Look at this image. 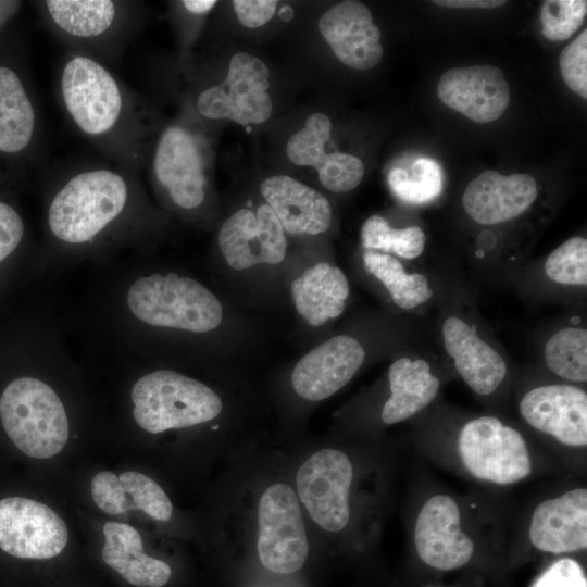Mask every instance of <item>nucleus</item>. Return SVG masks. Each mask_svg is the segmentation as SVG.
<instances>
[{
  "mask_svg": "<svg viewBox=\"0 0 587 587\" xmlns=\"http://www.w3.org/2000/svg\"><path fill=\"white\" fill-rule=\"evenodd\" d=\"M46 7L60 29L79 38L103 34L116 16V5L109 0H49Z\"/></svg>",
  "mask_w": 587,
  "mask_h": 587,
  "instance_id": "29",
  "label": "nucleus"
},
{
  "mask_svg": "<svg viewBox=\"0 0 587 587\" xmlns=\"http://www.w3.org/2000/svg\"><path fill=\"white\" fill-rule=\"evenodd\" d=\"M363 262L365 270L385 286L400 309H417L432 299L434 291L428 278L422 273L408 272L396 257L366 250Z\"/></svg>",
  "mask_w": 587,
  "mask_h": 587,
  "instance_id": "28",
  "label": "nucleus"
},
{
  "mask_svg": "<svg viewBox=\"0 0 587 587\" xmlns=\"http://www.w3.org/2000/svg\"><path fill=\"white\" fill-rule=\"evenodd\" d=\"M544 361L558 377L574 383L587 380V329L565 326L553 333L545 344Z\"/></svg>",
  "mask_w": 587,
  "mask_h": 587,
  "instance_id": "30",
  "label": "nucleus"
},
{
  "mask_svg": "<svg viewBox=\"0 0 587 587\" xmlns=\"http://www.w3.org/2000/svg\"><path fill=\"white\" fill-rule=\"evenodd\" d=\"M392 193L403 202L423 204L437 198L444 186V174L439 164L429 158L416 159L411 174L403 168H394L388 174Z\"/></svg>",
  "mask_w": 587,
  "mask_h": 587,
  "instance_id": "32",
  "label": "nucleus"
},
{
  "mask_svg": "<svg viewBox=\"0 0 587 587\" xmlns=\"http://www.w3.org/2000/svg\"><path fill=\"white\" fill-rule=\"evenodd\" d=\"M433 3L447 8L492 9L505 3L503 0H436Z\"/></svg>",
  "mask_w": 587,
  "mask_h": 587,
  "instance_id": "39",
  "label": "nucleus"
},
{
  "mask_svg": "<svg viewBox=\"0 0 587 587\" xmlns=\"http://www.w3.org/2000/svg\"><path fill=\"white\" fill-rule=\"evenodd\" d=\"M291 291L299 314L320 326L342 313L350 288L340 268L317 263L292 282Z\"/></svg>",
  "mask_w": 587,
  "mask_h": 587,
  "instance_id": "26",
  "label": "nucleus"
},
{
  "mask_svg": "<svg viewBox=\"0 0 587 587\" xmlns=\"http://www.w3.org/2000/svg\"><path fill=\"white\" fill-rule=\"evenodd\" d=\"M560 71L571 90L587 98V30L567 45L560 54Z\"/></svg>",
  "mask_w": 587,
  "mask_h": 587,
  "instance_id": "35",
  "label": "nucleus"
},
{
  "mask_svg": "<svg viewBox=\"0 0 587 587\" xmlns=\"http://www.w3.org/2000/svg\"><path fill=\"white\" fill-rule=\"evenodd\" d=\"M319 29L337 59L348 67L369 70L383 57L380 30L362 2L347 0L335 4L320 17Z\"/></svg>",
  "mask_w": 587,
  "mask_h": 587,
  "instance_id": "18",
  "label": "nucleus"
},
{
  "mask_svg": "<svg viewBox=\"0 0 587 587\" xmlns=\"http://www.w3.org/2000/svg\"><path fill=\"white\" fill-rule=\"evenodd\" d=\"M534 587H587V583L579 564L564 558L553 563Z\"/></svg>",
  "mask_w": 587,
  "mask_h": 587,
  "instance_id": "36",
  "label": "nucleus"
},
{
  "mask_svg": "<svg viewBox=\"0 0 587 587\" xmlns=\"http://www.w3.org/2000/svg\"><path fill=\"white\" fill-rule=\"evenodd\" d=\"M464 467L476 478L510 485L532 473V459L522 434L495 416L467 422L458 441Z\"/></svg>",
  "mask_w": 587,
  "mask_h": 587,
  "instance_id": "5",
  "label": "nucleus"
},
{
  "mask_svg": "<svg viewBox=\"0 0 587 587\" xmlns=\"http://www.w3.org/2000/svg\"><path fill=\"white\" fill-rule=\"evenodd\" d=\"M260 191L284 232L292 235H317L329 228V201L301 182L287 175H275L261 183Z\"/></svg>",
  "mask_w": 587,
  "mask_h": 587,
  "instance_id": "22",
  "label": "nucleus"
},
{
  "mask_svg": "<svg viewBox=\"0 0 587 587\" xmlns=\"http://www.w3.org/2000/svg\"><path fill=\"white\" fill-rule=\"evenodd\" d=\"M258 554L262 565L278 574L298 571L309 554V542L298 498L284 483L270 486L258 512Z\"/></svg>",
  "mask_w": 587,
  "mask_h": 587,
  "instance_id": "7",
  "label": "nucleus"
},
{
  "mask_svg": "<svg viewBox=\"0 0 587 587\" xmlns=\"http://www.w3.org/2000/svg\"><path fill=\"white\" fill-rule=\"evenodd\" d=\"M130 399L135 422L151 434L207 423L223 408L210 387L171 370L141 376L132 387Z\"/></svg>",
  "mask_w": 587,
  "mask_h": 587,
  "instance_id": "4",
  "label": "nucleus"
},
{
  "mask_svg": "<svg viewBox=\"0 0 587 587\" xmlns=\"http://www.w3.org/2000/svg\"><path fill=\"white\" fill-rule=\"evenodd\" d=\"M102 530L105 540L102 560L127 583L137 587H162L168 582L170 565L143 552L141 536L135 527L109 521Z\"/></svg>",
  "mask_w": 587,
  "mask_h": 587,
  "instance_id": "24",
  "label": "nucleus"
},
{
  "mask_svg": "<svg viewBox=\"0 0 587 587\" xmlns=\"http://www.w3.org/2000/svg\"><path fill=\"white\" fill-rule=\"evenodd\" d=\"M91 497L101 511L112 515L140 510L158 521L172 516V502L163 489L135 471L118 476L109 471L97 473L91 479Z\"/></svg>",
  "mask_w": 587,
  "mask_h": 587,
  "instance_id": "23",
  "label": "nucleus"
},
{
  "mask_svg": "<svg viewBox=\"0 0 587 587\" xmlns=\"http://www.w3.org/2000/svg\"><path fill=\"white\" fill-rule=\"evenodd\" d=\"M538 187L528 174L485 171L466 186L462 207L479 225H498L522 215L535 202Z\"/></svg>",
  "mask_w": 587,
  "mask_h": 587,
  "instance_id": "20",
  "label": "nucleus"
},
{
  "mask_svg": "<svg viewBox=\"0 0 587 587\" xmlns=\"http://www.w3.org/2000/svg\"><path fill=\"white\" fill-rule=\"evenodd\" d=\"M61 93L67 113L87 135L110 132L123 110L117 82L103 65L86 55H74L63 66Z\"/></svg>",
  "mask_w": 587,
  "mask_h": 587,
  "instance_id": "8",
  "label": "nucleus"
},
{
  "mask_svg": "<svg viewBox=\"0 0 587 587\" xmlns=\"http://www.w3.org/2000/svg\"><path fill=\"white\" fill-rule=\"evenodd\" d=\"M529 539L550 553L574 552L587 547V489H572L539 503L533 512Z\"/></svg>",
  "mask_w": 587,
  "mask_h": 587,
  "instance_id": "21",
  "label": "nucleus"
},
{
  "mask_svg": "<svg viewBox=\"0 0 587 587\" xmlns=\"http://www.w3.org/2000/svg\"><path fill=\"white\" fill-rule=\"evenodd\" d=\"M546 277L565 287L587 286V240L574 236L551 251L545 260Z\"/></svg>",
  "mask_w": 587,
  "mask_h": 587,
  "instance_id": "33",
  "label": "nucleus"
},
{
  "mask_svg": "<svg viewBox=\"0 0 587 587\" xmlns=\"http://www.w3.org/2000/svg\"><path fill=\"white\" fill-rule=\"evenodd\" d=\"M127 202L128 185L118 173L80 172L53 196L47 214L49 230L68 246L88 243L121 216Z\"/></svg>",
  "mask_w": 587,
  "mask_h": 587,
  "instance_id": "2",
  "label": "nucleus"
},
{
  "mask_svg": "<svg viewBox=\"0 0 587 587\" xmlns=\"http://www.w3.org/2000/svg\"><path fill=\"white\" fill-rule=\"evenodd\" d=\"M458 503L449 496L437 495L424 503L415 522L414 542L425 564L451 571L470 561L474 544L461 530Z\"/></svg>",
  "mask_w": 587,
  "mask_h": 587,
  "instance_id": "13",
  "label": "nucleus"
},
{
  "mask_svg": "<svg viewBox=\"0 0 587 587\" xmlns=\"http://www.w3.org/2000/svg\"><path fill=\"white\" fill-rule=\"evenodd\" d=\"M442 347L465 384L488 396L503 383L508 365L502 354L464 317L450 314L440 326Z\"/></svg>",
  "mask_w": 587,
  "mask_h": 587,
  "instance_id": "14",
  "label": "nucleus"
},
{
  "mask_svg": "<svg viewBox=\"0 0 587 587\" xmlns=\"http://www.w3.org/2000/svg\"><path fill=\"white\" fill-rule=\"evenodd\" d=\"M437 95L444 104L480 124L498 120L510 101L503 72L489 64L445 72L437 84Z\"/></svg>",
  "mask_w": 587,
  "mask_h": 587,
  "instance_id": "16",
  "label": "nucleus"
},
{
  "mask_svg": "<svg viewBox=\"0 0 587 587\" xmlns=\"http://www.w3.org/2000/svg\"><path fill=\"white\" fill-rule=\"evenodd\" d=\"M332 122L324 113L308 117L304 127L288 140L286 153L296 165L313 166L322 185L333 192H346L355 188L363 178V162L348 153L326 154L325 145L330 137Z\"/></svg>",
  "mask_w": 587,
  "mask_h": 587,
  "instance_id": "19",
  "label": "nucleus"
},
{
  "mask_svg": "<svg viewBox=\"0 0 587 587\" xmlns=\"http://www.w3.org/2000/svg\"><path fill=\"white\" fill-rule=\"evenodd\" d=\"M218 245L225 262L234 270L257 264H278L287 251L285 232L267 204L255 212L241 209L221 226Z\"/></svg>",
  "mask_w": 587,
  "mask_h": 587,
  "instance_id": "11",
  "label": "nucleus"
},
{
  "mask_svg": "<svg viewBox=\"0 0 587 587\" xmlns=\"http://www.w3.org/2000/svg\"><path fill=\"white\" fill-rule=\"evenodd\" d=\"M153 172L172 201L182 209L198 208L205 196V176L196 138L180 126L161 134L153 157Z\"/></svg>",
  "mask_w": 587,
  "mask_h": 587,
  "instance_id": "15",
  "label": "nucleus"
},
{
  "mask_svg": "<svg viewBox=\"0 0 587 587\" xmlns=\"http://www.w3.org/2000/svg\"><path fill=\"white\" fill-rule=\"evenodd\" d=\"M353 469L335 449L311 455L297 473V490L311 519L329 532L344 529L350 519L349 491Z\"/></svg>",
  "mask_w": 587,
  "mask_h": 587,
  "instance_id": "9",
  "label": "nucleus"
},
{
  "mask_svg": "<svg viewBox=\"0 0 587 587\" xmlns=\"http://www.w3.org/2000/svg\"><path fill=\"white\" fill-rule=\"evenodd\" d=\"M519 410L533 428L563 445H587V394L570 384H551L528 390Z\"/></svg>",
  "mask_w": 587,
  "mask_h": 587,
  "instance_id": "12",
  "label": "nucleus"
},
{
  "mask_svg": "<svg viewBox=\"0 0 587 587\" xmlns=\"http://www.w3.org/2000/svg\"><path fill=\"white\" fill-rule=\"evenodd\" d=\"M23 234L24 224L20 214L0 201V263L17 248Z\"/></svg>",
  "mask_w": 587,
  "mask_h": 587,
  "instance_id": "37",
  "label": "nucleus"
},
{
  "mask_svg": "<svg viewBox=\"0 0 587 587\" xmlns=\"http://www.w3.org/2000/svg\"><path fill=\"white\" fill-rule=\"evenodd\" d=\"M185 9L192 14H204L215 4L214 0H185L182 2Z\"/></svg>",
  "mask_w": 587,
  "mask_h": 587,
  "instance_id": "40",
  "label": "nucleus"
},
{
  "mask_svg": "<svg viewBox=\"0 0 587 587\" xmlns=\"http://www.w3.org/2000/svg\"><path fill=\"white\" fill-rule=\"evenodd\" d=\"M68 540L64 521L45 503L24 497L0 500V549L20 559L46 560Z\"/></svg>",
  "mask_w": 587,
  "mask_h": 587,
  "instance_id": "10",
  "label": "nucleus"
},
{
  "mask_svg": "<svg viewBox=\"0 0 587 587\" xmlns=\"http://www.w3.org/2000/svg\"><path fill=\"white\" fill-rule=\"evenodd\" d=\"M277 3L275 0H235L233 7L241 25L257 28L274 16Z\"/></svg>",
  "mask_w": 587,
  "mask_h": 587,
  "instance_id": "38",
  "label": "nucleus"
},
{
  "mask_svg": "<svg viewBox=\"0 0 587 587\" xmlns=\"http://www.w3.org/2000/svg\"><path fill=\"white\" fill-rule=\"evenodd\" d=\"M35 112L16 73L0 65V151L18 152L29 143Z\"/></svg>",
  "mask_w": 587,
  "mask_h": 587,
  "instance_id": "27",
  "label": "nucleus"
},
{
  "mask_svg": "<svg viewBox=\"0 0 587 587\" xmlns=\"http://www.w3.org/2000/svg\"><path fill=\"white\" fill-rule=\"evenodd\" d=\"M390 396L382 411L385 424L402 422L426 408L437 396L439 378L425 359L400 357L388 370Z\"/></svg>",
  "mask_w": 587,
  "mask_h": 587,
  "instance_id": "25",
  "label": "nucleus"
},
{
  "mask_svg": "<svg viewBox=\"0 0 587 587\" xmlns=\"http://www.w3.org/2000/svg\"><path fill=\"white\" fill-rule=\"evenodd\" d=\"M364 359V348L355 338L335 336L316 346L296 364L292 387L303 399H326L352 379Z\"/></svg>",
  "mask_w": 587,
  "mask_h": 587,
  "instance_id": "17",
  "label": "nucleus"
},
{
  "mask_svg": "<svg viewBox=\"0 0 587 587\" xmlns=\"http://www.w3.org/2000/svg\"><path fill=\"white\" fill-rule=\"evenodd\" d=\"M0 420L13 445L34 459H49L66 445L70 423L63 402L47 383L24 376L0 396Z\"/></svg>",
  "mask_w": 587,
  "mask_h": 587,
  "instance_id": "3",
  "label": "nucleus"
},
{
  "mask_svg": "<svg viewBox=\"0 0 587 587\" xmlns=\"http://www.w3.org/2000/svg\"><path fill=\"white\" fill-rule=\"evenodd\" d=\"M129 316L146 326L209 333L222 323L218 299L201 283L175 273L134 279L125 292Z\"/></svg>",
  "mask_w": 587,
  "mask_h": 587,
  "instance_id": "1",
  "label": "nucleus"
},
{
  "mask_svg": "<svg viewBox=\"0 0 587 587\" xmlns=\"http://www.w3.org/2000/svg\"><path fill=\"white\" fill-rule=\"evenodd\" d=\"M361 239L366 250L391 252L405 260L417 259L426 245V235L421 227L413 225L397 229L377 214L363 223Z\"/></svg>",
  "mask_w": 587,
  "mask_h": 587,
  "instance_id": "31",
  "label": "nucleus"
},
{
  "mask_svg": "<svg viewBox=\"0 0 587 587\" xmlns=\"http://www.w3.org/2000/svg\"><path fill=\"white\" fill-rule=\"evenodd\" d=\"M270 72L259 58L235 53L225 80L203 90L197 99L198 112L211 120H230L241 125L262 124L273 111L268 93Z\"/></svg>",
  "mask_w": 587,
  "mask_h": 587,
  "instance_id": "6",
  "label": "nucleus"
},
{
  "mask_svg": "<svg viewBox=\"0 0 587 587\" xmlns=\"http://www.w3.org/2000/svg\"><path fill=\"white\" fill-rule=\"evenodd\" d=\"M585 0H547L540 9L544 36L552 41L569 39L583 24Z\"/></svg>",
  "mask_w": 587,
  "mask_h": 587,
  "instance_id": "34",
  "label": "nucleus"
}]
</instances>
